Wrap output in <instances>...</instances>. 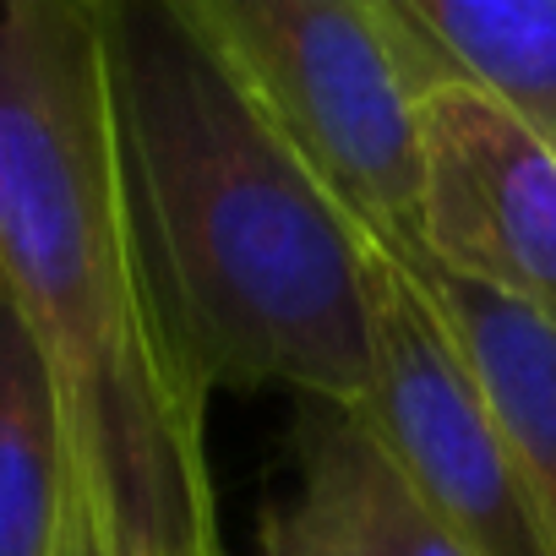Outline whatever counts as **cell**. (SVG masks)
Listing matches in <instances>:
<instances>
[{
	"label": "cell",
	"instance_id": "5b68a950",
	"mask_svg": "<svg viewBox=\"0 0 556 556\" xmlns=\"http://www.w3.org/2000/svg\"><path fill=\"white\" fill-rule=\"evenodd\" d=\"M556 328V142L469 83L420 99V245Z\"/></svg>",
	"mask_w": 556,
	"mask_h": 556
},
{
	"label": "cell",
	"instance_id": "30bf717a",
	"mask_svg": "<svg viewBox=\"0 0 556 556\" xmlns=\"http://www.w3.org/2000/svg\"><path fill=\"white\" fill-rule=\"evenodd\" d=\"M55 556H110L104 540H99V523H93L88 502L77 496V485H72V513H66V529H61V551Z\"/></svg>",
	"mask_w": 556,
	"mask_h": 556
},
{
	"label": "cell",
	"instance_id": "3957f363",
	"mask_svg": "<svg viewBox=\"0 0 556 556\" xmlns=\"http://www.w3.org/2000/svg\"><path fill=\"white\" fill-rule=\"evenodd\" d=\"M213 39L333 191L393 251L420 245V99L453 83L399 0H197Z\"/></svg>",
	"mask_w": 556,
	"mask_h": 556
},
{
	"label": "cell",
	"instance_id": "ba28073f",
	"mask_svg": "<svg viewBox=\"0 0 556 556\" xmlns=\"http://www.w3.org/2000/svg\"><path fill=\"white\" fill-rule=\"evenodd\" d=\"M72 513V447L45 350L0 278V556H55Z\"/></svg>",
	"mask_w": 556,
	"mask_h": 556
},
{
	"label": "cell",
	"instance_id": "6da1fadb",
	"mask_svg": "<svg viewBox=\"0 0 556 556\" xmlns=\"http://www.w3.org/2000/svg\"><path fill=\"white\" fill-rule=\"evenodd\" d=\"M0 278L55 377L110 556H224L207 382L137 224L99 7H0Z\"/></svg>",
	"mask_w": 556,
	"mask_h": 556
},
{
	"label": "cell",
	"instance_id": "8992f818",
	"mask_svg": "<svg viewBox=\"0 0 556 556\" xmlns=\"http://www.w3.org/2000/svg\"><path fill=\"white\" fill-rule=\"evenodd\" d=\"M256 556H464L355 404H301Z\"/></svg>",
	"mask_w": 556,
	"mask_h": 556
},
{
	"label": "cell",
	"instance_id": "277c9868",
	"mask_svg": "<svg viewBox=\"0 0 556 556\" xmlns=\"http://www.w3.org/2000/svg\"><path fill=\"white\" fill-rule=\"evenodd\" d=\"M355 409L464 556H556L485 388L388 245L371 251V388Z\"/></svg>",
	"mask_w": 556,
	"mask_h": 556
},
{
	"label": "cell",
	"instance_id": "52a82bcc",
	"mask_svg": "<svg viewBox=\"0 0 556 556\" xmlns=\"http://www.w3.org/2000/svg\"><path fill=\"white\" fill-rule=\"evenodd\" d=\"M399 256L415 267L420 290L431 295L437 317L447 323L458 355L469 361L475 382L485 388V399L529 475L545 534L556 545V328L545 317H534L529 306L437 267L431 256H415V251H399Z\"/></svg>",
	"mask_w": 556,
	"mask_h": 556
},
{
	"label": "cell",
	"instance_id": "7a4b0ae2",
	"mask_svg": "<svg viewBox=\"0 0 556 556\" xmlns=\"http://www.w3.org/2000/svg\"><path fill=\"white\" fill-rule=\"evenodd\" d=\"M99 28L137 224L202 382L366 404L377 240L273 126L197 0H104Z\"/></svg>",
	"mask_w": 556,
	"mask_h": 556
},
{
	"label": "cell",
	"instance_id": "9c48e42d",
	"mask_svg": "<svg viewBox=\"0 0 556 556\" xmlns=\"http://www.w3.org/2000/svg\"><path fill=\"white\" fill-rule=\"evenodd\" d=\"M447 77L556 142V0H399Z\"/></svg>",
	"mask_w": 556,
	"mask_h": 556
}]
</instances>
